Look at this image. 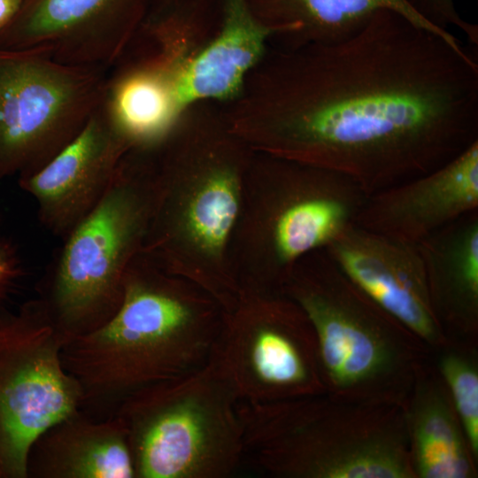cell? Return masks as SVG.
<instances>
[{"instance_id":"9a60e30c","label":"cell","mask_w":478,"mask_h":478,"mask_svg":"<svg viewBox=\"0 0 478 478\" xmlns=\"http://www.w3.org/2000/svg\"><path fill=\"white\" fill-rule=\"evenodd\" d=\"M257 19L279 47L330 43L358 31L379 11L397 12L415 25L460 43L449 31L420 17L406 0H247Z\"/></svg>"},{"instance_id":"30bf717a","label":"cell","mask_w":478,"mask_h":478,"mask_svg":"<svg viewBox=\"0 0 478 478\" xmlns=\"http://www.w3.org/2000/svg\"><path fill=\"white\" fill-rule=\"evenodd\" d=\"M273 172L279 190L270 242L276 281L284 283L301 258L355 223L368 196L343 174L297 161L280 158Z\"/></svg>"},{"instance_id":"9c48e42d","label":"cell","mask_w":478,"mask_h":478,"mask_svg":"<svg viewBox=\"0 0 478 478\" xmlns=\"http://www.w3.org/2000/svg\"><path fill=\"white\" fill-rule=\"evenodd\" d=\"M132 144L104 100L81 131L35 172L18 177L38 219L64 238L100 202Z\"/></svg>"},{"instance_id":"8fae6325","label":"cell","mask_w":478,"mask_h":478,"mask_svg":"<svg viewBox=\"0 0 478 478\" xmlns=\"http://www.w3.org/2000/svg\"><path fill=\"white\" fill-rule=\"evenodd\" d=\"M346 277L390 319L434 338V312L418 246L366 229H343L324 249Z\"/></svg>"},{"instance_id":"d6986e66","label":"cell","mask_w":478,"mask_h":478,"mask_svg":"<svg viewBox=\"0 0 478 478\" xmlns=\"http://www.w3.org/2000/svg\"><path fill=\"white\" fill-rule=\"evenodd\" d=\"M408 474L402 456L395 449L377 443L338 449L329 428L305 477L403 478Z\"/></svg>"},{"instance_id":"5bb4252c","label":"cell","mask_w":478,"mask_h":478,"mask_svg":"<svg viewBox=\"0 0 478 478\" xmlns=\"http://www.w3.org/2000/svg\"><path fill=\"white\" fill-rule=\"evenodd\" d=\"M27 478H135L126 428L118 416L79 409L32 443Z\"/></svg>"},{"instance_id":"7c38bea8","label":"cell","mask_w":478,"mask_h":478,"mask_svg":"<svg viewBox=\"0 0 478 478\" xmlns=\"http://www.w3.org/2000/svg\"><path fill=\"white\" fill-rule=\"evenodd\" d=\"M478 210V141L433 171L367 197L355 223L417 245Z\"/></svg>"},{"instance_id":"5b68a950","label":"cell","mask_w":478,"mask_h":478,"mask_svg":"<svg viewBox=\"0 0 478 478\" xmlns=\"http://www.w3.org/2000/svg\"><path fill=\"white\" fill-rule=\"evenodd\" d=\"M109 70L0 50V180L40 169L102 104Z\"/></svg>"},{"instance_id":"7402d4cb","label":"cell","mask_w":478,"mask_h":478,"mask_svg":"<svg viewBox=\"0 0 478 478\" xmlns=\"http://www.w3.org/2000/svg\"><path fill=\"white\" fill-rule=\"evenodd\" d=\"M20 275L15 253L0 237V309Z\"/></svg>"},{"instance_id":"8992f818","label":"cell","mask_w":478,"mask_h":478,"mask_svg":"<svg viewBox=\"0 0 478 478\" xmlns=\"http://www.w3.org/2000/svg\"><path fill=\"white\" fill-rule=\"evenodd\" d=\"M66 339L38 298L0 309V478H27L37 436L81 408L62 360Z\"/></svg>"},{"instance_id":"4fadbf2b","label":"cell","mask_w":478,"mask_h":478,"mask_svg":"<svg viewBox=\"0 0 478 478\" xmlns=\"http://www.w3.org/2000/svg\"><path fill=\"white\" fill-rule=\"evenodd\" d=\"M271 38V31L253 14L247 0H226L218 31L177 77L176 93L181 107L233 101L267 53Z\"/></svg>"},{"instance_id":"603a6c76","label":"cell","mask_w":478,"mask_h":478,"mask_svg":"<svg viewBox=\"0 0 478 478\" xmlns=\"http://www.w3.org/2000/svg\"><path fill=\"white\" fill-rule=\"evenodd\" d=\"M23 0H0V33L15 19Z\"/></svg>"},{"instance_id":"ba28073f","label":"cell","mask_w":478,"mask_h":478,"mask_svg":"<svg viewBox=\"0 0 478 478\" xmlns=\"http://www.w3.org/2000/svg\"><path fill=\"white\" fill-rule=\"evenodd\" d=\"M150 0H23L0 33V50H28L53 60L110 70Z\"/></svg>"},{"instance_id":"ffe728a7","label":"cell","mask_w":478,"mask_h":478,"mask_svg":"<svg viewBox=\"0 0 478 478\" xmlns=\"http://www.w3.org/2000/svg\"><path fill=\"white\" fill-rule=\"evenodd\" d=\"M443 374L451 388L474 453L478 451V375L465 359L449 356L443 361Z\"/></svg>"},{"instance_id":"3957f363","label":"cell","mask_w":478,"mask_h":478,"mask_svg":"<svg viewBox=\"0 0 478 478\" xmlns=\"http://www.w3.org/2000/svg\"><path fill=\"white\" fill-rule=\"evenodd\" d=\"M150 159L131 148L100 202L63 239L39 298L66 341L104 325L119 308L142 251L154 203Z\"/></svg>"},{"instance_id":"ac0fdd59","label":"cell","mask_w":478,"mask_h":478,"mask_svg":"<svg viewBox=\"0 0 478 478\" xmlns=\"http://www.w3.org/2000/svg\"><path fill=\"white\" fill-rule=\"evenodd\" d=\"M415 461L425 478H465L470 474L458 428L445 404L435 399L422 405L413 428Z\"/></svg>"},{"instance_id":"e0dca14e","label":"cell","mask_w":478,"mask_h":478,"mask_svg":"<svg viewBox=\"0 0 478 478\" xmlns=\"http://www.w3.org/2000/svg\"><path fill=\"white\" fill-rule=\"evenodd\" d=\"M104 104L132 147L159 142L186 110L179 102L173 81L166 73L123 61L109 70Z\"/></svg>"},{"instance_id":"7a4b0ae2","label":"cell","mask_w":478,"mask_h":478,"mask_svg":"<svg viewBox=\"0 0 478 478\" xmlns=\"http://www.w3.org/2000/svg\"><path fill=\"white\" fill-rule=\"evenodd\" d=\"M137 256L115 313L63 346V364L81 388L82 410L112 414L131 393L194 372L212 357L225 312L220 316L210 298L139 263Z\"/></svg>"},{"instance_id":"6da1fadb","label":"cell","mask_w":478,"mask_h":478,"mask_svg":"<svg viewBox=\"0 0 478 478\" xmlns=\"http://www.w3.org/2000/svg\"><path fill=\"white\" fill-rule=\"evenodd\" d=\"M224 112L240 138L370 196L478 141V65L461 43L382 10L341 41L268 50Z\"/></svg>"},{"instance_id":"2e32d148","label":"cell","mask_w":478,"mask_h":478,"mask_svg":"<svg viewBox=\"0 0 478 478\" xmlns=\"http://www.w3.org/2000/svg\"><path fill=\"white\" fill-rule=\"evenodd\" d=\"M438 320L473 325L478 307V210L433 232L417 244Z\"/></svg>"},{"instance_id":"52a82bcc","label":"cell","mask_w":478,"mask_h":478,"mask_svg":"<svg viewBox=\"0 0 478 478\" xmlns=\"http://www.w3.org/2000/svg\"><path fill=\"white\" fill-rule=\"evenodd\" d=\"M225 312L209 362L240 402H278L315 389L314 334L292 299L242 291L235 307Z\"/></svg>"},{"instance_id":"277c9868","label":"cell","mask_w":478,"mask_h":478,"mask_svg":"<svg viewBox=\"0 0 478 478\" xmlns=\"http://www.w3.org/2000/svg\"><path fill=\"white\" fill-rule=\"evenodd\" d=\"M240 400L210 362L142 388L112 414L123 423L135 478H226L244 459Z\"/></svg>"},{"instance_id":"44dd1931","label":"cell","mask_w":478,"mask_h":478,"mask_svg":"<svg viewBox=\"0 0 478 478\" xmlns=\"http://www.w3.org/2000/svg\"><path fill=\"white\" fill-rule=\"evenodd\" d=\"M411 7L431 25L449 31L451 26L461 30L468 41L478 44V26L466 21L458 13L454 0H406Z\"/></svg>"}]
</instances>
